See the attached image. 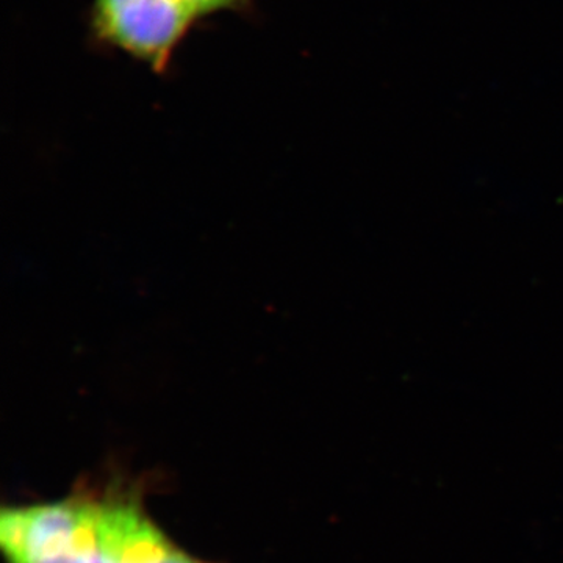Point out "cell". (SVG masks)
Listing matches in <instances>:
<instances>
[{
  "label": "cell",
  "instance_id": "obj_1",
  "mask_svg": "<svg viewBox=\"0 0 563 563\" xmlns=\"http://www.w3.org/2000/svg\"><path fill=\"white\" fill-rule=\"evenodd\" d=\"M0 547L7 563H91L92 498L3 507Z\"/></svg>",
  "mask_w": 563,
  "mask_h": 563
},
{
  "label": "cell",
  "instance_id": "obj_2",
  "mask_svg": "<svg viewBox=\"0 0 563 563\" xmlns=\"http://www.w3.org/2000/svg\"><path fill=\"white\" fill-rule=\"evenodd\" d=\"M199 20L185 0H92L91 7L96 38L155 73L168 68Z\"/></svg>",
  "mask_w": 563,
  "mask_h": 563
},
{
  "label": "cell",
  "instance_id": "obj_3",
  "mask_svg": "<svg viewBox=\"0 0 563 563\" xmlns=\"http://www.w3.org/2000/svg\"><path fill=\"white\" fill-rule=\"evenodd\" d=\"M176 548L136 499L92 498L91 563H166Z\"/></svg>",
  "mask_w": 563,
  "mask_h": 563
},
{
  "label": "cell",
  "instance_id": "obj_4",
  "mask_svg": "<svg viewBox=\"0 0 563 563\" xmlns=\"http://www.w3.org/2000/svg\"><path fill=\"white\" fill-rule=\"evenodd\" d=\"M199 18L210 14L222 13V11H236L250 7L252 0H185Z\"/></svg>",
  "mask_w": 563,
  "mask_h": 563
}]
</instances>
